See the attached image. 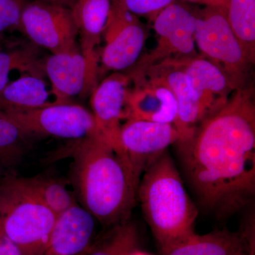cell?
Here are the masks:
<instances>
[{"label":"cell","mask_w":255,"mask_h":255,"mask_svg":"<svg viewBox=\"0 0 255 255\" xmlns=\"http://www.w3.org/2000/svg\"><path fill=\"white\" fill-rule=\"evenodd\" d=\"M43 77L22 75L0 91V112L36 110L53 103L49 101Z\"/></svg>","instance_id":"19"},{"label":"cell","mask_w":255,"mask_h":255,"mask_svg":"<svg viewBox=\"0 0 255 255\" xmlns=\"http://www.w3.org/2000/svg\"><path fill=\"white\" fill-rule=\"evenodd\" d=\"M38 1L46 3V4L55 5V6H62V7L72 9L77 0H38Z\"/></svg>","instance_id":"28"},{"label":"cell","mask_w":255,"mask_h":255,"mask_svg":"<svg viewBox=\"0 0 255 255\" xmlns=\"http://www.w3.org/2000/svg\"><path fill=\"white\" fill-rule=\"evenodd\" d=\"M131 84L127 73L117 72L98 83L91 95L92 115L97 128L119 153L122 122L129 119Z\"/></svg>","instance_id":"12"},{"label":"cell","mask_w":255,"mask_h":255,"mask_svg":"<svg viewBox=\"0 0 255 255\" xmlns=\"http://www.w3.org/2000/svg\"><path fill=\"white\" fill-rule=\"evenodd\" d=\"M137 17L143 16L152 21L159 11L174 0H112Z\"/></svg>","instance_id":"25"},{"label":"cell","mask_w":255,"mask_h":255,"mask_svg":"<svg viewBox=\"0 0 255 255\" xmlns=\"http://www.w3.org/2000/svg\"><path fill=\"white\" fill-rule=\"evenodd\" d=\"M165 60L187 75L199 100L202 122L222 108L236 91L226 74L201 55Z\"/></svg>","instance_id":"13"},{"label":"cell","mask_w":255,"mask_h":255,"mask_svg":"<svg viewBox=\"0 0 255 255\" xmlns=\"http://www.w3.org/2000/svg\"><path fill=\"white\" fill-rule=\"evenodd\" d=\"M96 219L85 208L75 204L57 215L43 255H80L92 245Z\"/></svg>","instance_id":"16"},{"label":"cell","mask_w":255,"mask_h":255,"mask_svg":"<svg viewBox=\"0 0 255 255\" xmlns=\"http://www.w3.org/2000/svg\"><path fill=\"white\" fill-rule=\"evenodd\" d=\"M139 231L130 219L107 228L91 245L86 255H130L138 249Z\"/></svg>","instance_id":"22"},{"label":"cell","mask_w":255,"mask_h":255,"mask_svg":"<svg viewBox=\"0 0 255 255\" xmlns=\"http://www.w3.org/2000/svg\"><path fill=\"white\" fill-rule=\"evenodd\" d=\"M87 253H84V254L80 255H86Z\"/></svg>","instance_id":"32"},{"label":"cell","mask_w":255,"mask_h":255,"mask_svg":"<svg viewBox=\"0 0 255 255\" xmlns=\"http://www.w3.org/2000/svg\"><path fill=\"white\" fill-rule=\"evenodd\" d=\"M137 199L159 251L195 234L197 209L167 151L144 172Z\"/></svg>","instance_id":"3"},{"label":"cell","mask_w":255,"mask_h":255,"mask_svg":"<svg viewBox=\"0 0 255 255\" xmlns=\"http://www.w3.org/2000/svg\"><path fill=\"white\" fill-rule=\"evenodd\" d=\"M112 0H77L71 9L80 36V51L90 66L99 70L97 46L110 16Z\"/></svg>","instance_id":"17"},{"label":"cell","mask_w":255,"mask_h":255,"mask_svg":"<svg viewBox=\"0 0 255 255\" xmlns=\"http://www.w3.org/2000/svg\"><path fill=\"white\" fill-rule=\"evenodd\" d=\"M0 255H23L3 229L0 221Z\"/></svg>","instance_id":"27"},{"label":"cell","mask_w":255,"mask_h":255,"mask_svg":"<svg viewBox=\"0 0 255 255\" xmlns=\"http://www.w3.org/2000/svg\"><path fill=\"white\" fill-rule=\"evenodd\" d=\"M223 11L248 59L255 63V0H225Z\"/></svg>","instance_id":"21"},{"label":"cell","mask_w":255,"mask_h":255,"mask_svg":"<svg viewBox=\"0 0 255 255\" xmlns=\"http://www.w3.org/2000/svg\"><path fill=\"white\" fill-rule=\"evenodd\" d=\"M33 137L82 140L98 133L91 112L73 103H52L36 110L1 112Z\"/></svg>","instance_id":"7"},{"label":"cell","mask_w":255,"mask_h":255,"mask_svg":"<svg viewBox=\"0 0 255 255\" xmlns=\"http://www.w3.org/2000/svg\"><path fill=\"white\" fill-rule=\"evenodd\" d=\"M0 38H1V33H0Z\"/></svg>","instance_id":"33"},{"label":"cell","mask_w":255,"mask_h":255,"mask_svg":"<svg viewBox=\"0 0 255 255\" xmlns=\"http://www.w3.org/2000/svg\"><path fill=\"white\" fill-rule=\"evenodd\" d=\"M143 73L162 79L172 90L177 105V118L173 124L179 134L176 145L177 148L187 145L202 122L199 100L187 75L167 60L147 68Z\"/></svg>","instance_id":"15"},{"label":"cell","mask_w":255,"mask_h":255,"mask_svg":"<svg viewBox=\"0 0 255 255\" xmlns=\"http://www.w3.org/2000/svg\"><path fill=\"white\" fill-rule=\"evenodd\" d=\"M197 15L175 0L152 20L157 36L155 48L140 57L127 73H142L169 58L197 55L195 35Z\"/></svg>","instance_id":"6"},{"label":"cell","mask_w":255,"mask_h":255,"mask_svg":"<svg viewBox=\"0 0 255 255\" xmlns=\"http://www.w3.org/2000/svg\"><path fill=\"white\" fill-rule=\"evenodd\" d=\"M183 172L199 205L225 219L255 196V103L253 85L233 92L177 148Z\"/></svg>","instance_id":"1"},{"label":"cell","mask_w":255,"mask_h":255,"mask_svg":"<svg viewBox=\"0 0 255 255\" xmlns=\"http://www.w3.org/2000/svg\"><path fill=\"white\" fill-rule=\"evenodd\" d=\"M189 2L195 3V4L205 5L210 7L222 8L224 4L225 0H184Z\"/></svg>","instance_id":"29"},{"label":"cell","mask_w":255,"mask_h":255,"mask_svg":"<svg viewBox=\"0 0 255 255\" xmlns=\"http://www.w3.org/2000/svg\"><path fill=\"white\" fill-rule=\"evenodd\" d=\"M76 142L71 177L80 205L105 228L128 221L140 178L100 132Z\"/></svg>","instance_id":"2"},{"label":"cell","mask_w":255,"mask_h":255,"mask_svg":"<svg viewBox=\"0 0 255 255\" xmlns=\"http://www.w3.org/2000/svg\"><path fill=\"white\" fill-rule=\"evenodd\" d=\"M0 50H1V48H0Z\"/></svg>","instance_id":"34"},{"label":"cell","mask_w":255,"mask_h":255,"mask_svg":"<svg viewBox=\"0 0 255 255\" xmlns=\"http://www.w3.org/2000/svg\"><path fill=\"white\" fill-rule=\"evenodd\" d=\"M250 246L239 232L227 229L214 231L207 234H194L185 241L160 250L162 255H239Z\"/></svg>","instance_id":"18"},{"label":"cell","mask_w":255,"mask_h":255,"mask_svg":"<svg viewBox=\"0 0 255 255\" xmlns=\"http://www.w3.org/2000/svg\"><path fill=\"white\" fill-rule=\"evenodd\" d=\"M239 255H255V248H247Z\"/></svg>","instance_id":"30"},{"label":"cell","mask_w":255,"mask_h":255,"mask_svg":"<svg viewBox=\"0 0 255 255\" xmlns=\"http://www.w3.org/2000/svg\"><path fill=\"white\" fill-rule=\"evenodd\" d=\"M119 148L139 178L169 146L177 144L179 134L172 124L128 119L119 132Z\"/></svg>","instance_id":"10"},{"label":"cell","mask_w":255,"mask_h":255,"mask_svg":"<svg viewBox=\"0 0 255 255\" xmlns=\"http://www.w3.org/2000/svg\"><path fill=\"white\" fill-rule=\"evenodd\" d=\"M147 31L140 18L112 0V8L103 37L105 46L99 55V76L107 72L125 73L140 55Z\"/></svg>","instance_id":"8"},{"label":"cell","mask_w":255,"mask_h":255,"mask_svg":"<svg viewBox=\"0 0 255 255\" xmlns=\"http://www.w3.org/2000/svg\"><path fill=\"white\" fill-rule=\"evenodd\" d=\"M18 31L33 45L51 53H64L80 47L77 43L78 31L71 9L38 0L26 3Z\"/></svg>","instance_id":"9"},{"label":"cell","mask_w":255,"mask_h":255,"mask_svg":"<svg viewBox=\"0 0 255 255\" xmlns=\"http://www.w3.org/2000/svg\"><path fill=\"white\" fill-rule=\"evenodd\" d=\"M43 68L51 85L55 104L72 103L74 97L91 96L98 85L99 70L90 66L80 47L51 53L43 60Z\"/></svg>","instance_id":"11"},{"label":"cell","mask_w":255,"mask_h":255,"mask_svg":"<svg viewBox=\"0 0 255 255\" xmlns=\"http://www.w3.org/2000/svg\"><path fill=\"white\" fill-rule=\"evenodd\" d=\"M57 215L17 174L0 179V221L23 255H43Z\"/></svg>","instance_id":"4"},{"label":"cell","mask_w":255,"mask_h":255,"mask_svg":"<svg viewBox=\"0 0 255 255\" xmlns=\"http://www.w3.org/2000/svg\"><path fill=\"white\" fill-rule=\"evenodd\" d=\"M196 15L194 38L201 56L221 69L235 90L251 85L254 64L230 27L222 8L206 6Z\"/></svg>","instance_id":"5"},{"label":"cell","mask_w":255,"mask_h":255,"mask_svg":"<svg viewBox=\"0 0 255 255\" xmlns=\"http://www.w3.org/2000/svg\"><path fill=\"white\" fill-rule=\"evenodd\" d=\"M36 46H22L6 51L0 50V91L9 83L10 75L14 71L44 76L43 60L38 58Z\"/></svg>","instance_id":"23"},{"label":"cell","mask_w":255,"mask_h":255,"mask_svg":"<svg viewBox=\"0 0 255 255\" xmlns=\"http://www.w3.org/2000/svg\"><path fill=\"white\" fill-rule=\"evenodd\" d=\"M22 179L26 187L56 215L77 203L63 183L53 178L37 175Z\"/></svg>","instance_id":"24"},{"label":"cell","mask_w":255,"mask_h":255,"mask_svg":"<svg viewBox=\"0 0 255 255\" xmlns=\"http://www.w3.org/2000/svg\"><path fill=\"white\" fill-rule=\"evenodd\" d=\"M26 3L25 0H0V33L6 30H18Z\"/></svg>","instance_id":"26"},{"label":"cell","mask_w":255,"mask_h":255,"mask_svg":"<svg viewBox=\"0 0 255 255\" xmlns=\"http://www.w3.org/2000/svg\"><path fill=\"white\" fill-rule=\"evenodd\" d=\"M127 74L132 85L129 95L128 119L174 124L177 102L166 82L150 74Z\"/></svg>","instance_id":"14"},{"label":"cell","mask_w":255,"mask_h":255,"mask_svg":"<svg viewBox=\"0 0 255 255\" xmlns=\"http://www.w3.org/2000/svg\"><path fill=\"white\" fill-rule=\"evenodd\" d=\"M130 255H151L150 254H148V253H145V252H143L142 251H140V250L136 249L135 251H134L132 252L131 254Z\"/></svg>","instance_id":"31"},{"label":"cell","mask_w":255,"mask_h":255,"mask_svg":"<svg viewBox=\"0 0 255 255\" xmlns=\"http://www.w3.org/2000/svg\"><path fill=\"white\" fill-rule=\"evenodd\" d=\"M35 137L0 112V179L16 174Z\"/></svg>","instance_id":"20"}]
</instances>
